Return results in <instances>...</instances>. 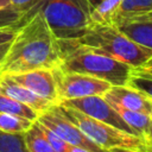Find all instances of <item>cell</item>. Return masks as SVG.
Returning a JSON list of instances; mask_svg holds the SVG:
<instances>
[{
  "label": "cell",
  "mask_w": 152,
  "mask_h": 152,
  "mask_svg": "<svg viewBox=\"0 0 152 152\" xmlns=\"http://www.w3.org/2000/svg\"><path fill=\"white\" fill-rule=\"evenodd\" d=\"M102 96L110 104H119L128 109L152 115V96L128 84L110 86Z\"/></svg>",
  "instance_id": "cell-11"
},
{
  "label": "cell",
  "mask_w": 152,
  "mask_h": 152,
  "mask_svg": "<svg viewBox=\"0 0 152 152\" xmlns=\"http://www.w3.org/2000/svg\"><path fill=\"white\" fill-rule=\"evenodd\" d=\"M18 27H4L0 28V44L11 42L12 38L14 37Z\"/></svg>",
  "instance_id": "cell-24"
},
{
  "label": "cell",
  "mask_w": 152,
  "mask_h": 152,
  "mask_svg": "<svg viewBox=\"0 0 152 152\" xmlns=\"http://www.w3.org/2000/svg\"><path fill=\"white\" fill-rule=\"evenodd\" d=\"M33 121L12 114L0 113V129L8 133H25Z\"/></svg>",
  "instance_id": "cell-18"
},
{
  "label": "cell",
  "mask_w": 152,
  "mask_h": 152,
  "mask_svg": "<svg viewBox=\"0 0 152 152\" xmlns=\"http://www.w3.org/2000/svg\"><path fill=\"white\" fill-rule=\"evenodd\" d=\"M69 152H90V151L87 150V148L80 147V146H72V145H70V147H69Z\"/></svg>",
  "instance_id": "cell-29"
},
{
  "label": "cell",
  "mask_w": 152,
  "mask_h": 152,
  "mask_svg": "<svg viewBox=\"0 0 152 152\" xmlns=\"http://www.w3.org/2000/svg\"><path fill=\"white\" fill-rule=\"evenodd\" d=\"M58 103L75 108L77 110L87 114L88 116H91L99 121L108 124L118 129H121V131L128 133V134L135 135L133 129L121 119L119 113L114 109V107L102 95H90V96H83V97H77V99L63 100Z\"/></svg>",
  "instance_id": "cell-8"
},
{
  "label": "cell",
  "mask_w": 152,
  "mask_h": 152,
  "mask_svg": "<svg viewBox=\"0 0 152 152\" xmlns=\"http://www.w3.org/2000/svg\"><path fill=\"white\" fill-rule=\"evenodd\" d=\"M112 25L134 43L152 49V11L129 15H118Z\"/></svg>",
  "instance_id": "cell-9"
},
{
  "label": "cell",
  "mask_w": 152,
  "mask_h": 152,
  "mask_svg": "<svg viewBox=\"0 0 152 152\" xmlns=\"http://www.w3.org/2000/svg\"><path fill=\"white\" fill-rule=\"evenodd\" d=\"M0 152H28L24 133H8L0 129Z\"/></svg>",
  "instance_id": "cell-17"
},
{
  "label": "cell",
  "mask_w": 152,
  "mask_h": 152,
  "mask_svg": "<svg viewBox=\"0 0 152 152\" xmlns=\"http://www.w3.org/2000/svg\"><path fill=\"white\" fill-rule=\"evenodd\" d=\"M114 107V109L119 113V115L121 116V119L133 129V132L135 133V135H138L139 138L144 139L147 128L150 126L151 122V116L150 114L142 113V112H138V110H133V109H128L125 107H121L119 104H112Z\"/></svg>",
  "instance_id": "cell-13"
},
{
  "label": "cell",
  "mask_w": 152,
  "mask_h": 152,
  "mask_svg": "<svg viewBox=\"0 0 152 152\" xmlns=\"http://www.w3.org/2000/svg\"><path fill=\"white\" fill-rule=\"evenodd\" d=\"M28 17L20 13L12 6L0 8V28L4 27H19Z\"/></svg>",
  "instance_id": "cell-20"
},
{
  "label": "cell",
  "mask_w": 152,
  "mask_h": 152,
  "mask_svg": "<svg viewBox=\"0 0 152 152\" xmlns=\"http://www.w3.org/2000/svg\"><path fill=\"white\" fill-rule=\"evenodd\" d=\"M87 1L89 2V5L91 6V8L94 10V8H95V7H96V6H97L102 0H87ZM93 10H91V11H93Z\"/></svg>",
  "instance_id": "cell-31"
},
{
  "label": "cell",
  "mask_w": 152,
  "mask_h": 152,
  "mask_svg": "<svg viewBox=\"0 0 152 152\" xmlns=\"http://www.w3.org/2000/svg\"><path fill=\"white\" fill-rule=\"evenodd\" d=\"M61 63L58 68L68 72H80L107 81L112 86H124L133 66L120 62L104 52L83 45L76 39H58Z\"/></svg>",
  "instance_id": "cell-2"
},
{
  "label": "cell",
  "mask_w": 152,
  "mask_h": 152,
  "mask_svg": "<svg viewBox=\"0 0 152 152\" xmlns=\"http://www.w3.org/2000/svg\"><path fill=\"white\" fill-rule=\"evenodd\" d=\"M108 152H140V151H134V150H128V148H122V147H114L108 150Z\"/></svg>",
  "instance_id": "cell-30"
},
{
  "label": "cell",
  "mask_w": 152,
  "mask_h": 152,
  "mask_svg": "<svg viewBox=\"0 0 152 152\" xmlns=\"http://www.w3.org/2000/svg\"><path fill=\"white\" fill-rule=\"evenodd\" d=\"M59 106L64 114L83 132V134L101 148L108 151L114 147H122L138 151L142 141L141 138L128 134L108 124L88 116L75 108L64 106L62 103H59Z\"/></svg>",
  "instance_id": "cell-5"
},
{
  "label": "cell",
  "mask_w": 152,
  "mask_h": 152,
  "mask_svg": "<svg viewBox=\"0 0 152 152\" xmlns=\"http://www.w3.org/2000/svg\"><path fill=\"white\" fill-rule=\"evenodd\" d=\"M0 91L11 96L12 99L31 107L39 114L51 107L52 102L38 96L30 89L25 88L17 81H14L10 75H0Z\"/></svg>",
  "instance_id": "cell-12"
},
{
  "label": "cell",
  "mask_w": 152,
  "mask_h": 152,
  "mask_svg": "<svg viewBox=\"0 0 152 152\" xmlns=\"http://www.w3.org/2000/svg\"><path fill=\"white\" fill-rule=\"evenodd\" d=\"M127 84L146 93L150 96H152V77L138 74L135 71H132L129 78L127 81Z\"/></svg>",
  "instance_id": "cell-22"
},
{
  "label": "cell",
  "mask_w": 152,
  "mask_h": 152,
  "mask_svg": "<svg viewBox=\"0 0 152 152\" xmlns=\"http://www.w3.org/2000/svg\"><path fill=\"white\" fill-rule=\"evenodd\" d=\"M138 151H140V152H152V141L142 140Z\"/></svg>",
  "instance_id": "cell-26"
},
{
  "label": "cell",
  "mask_w": 152,
  "mask_h": 152,
  "mask_svg": "<svg viewBox=\"0 0 152 152\" xmlns=\"http://www.w3.org/2000/svg\"><path fill=\"white\" fill-rule=\"evenodd\" d=\"M0 113L12 114L20 118L28 119L31 121H36L39 113L32 109L31 107L12 99L11 96L0 91Z\"/></svg>",
  "instance_id": "cell-14"
},
{
  "label": "cell",
  "mask_w": 152,
  "mask_h": 152,
  "mask_svg": "<svg viewBox=\"0 0 152 152\" xmlns=\"http://www.w3.org/2000/svg\"><path fill=\"white\" fill-rule=\"evenodd\" d=\"M151 11H152V0H121L119 5L118 15H129V14H138Z\"/></svg>",
  "instance_id": "cell-19"
},
{
  "label": "cell",
  "mask_w": 152,
  "mask_h": 152,
  "mask_svg": "<svg viewBox=\"0 0 152 152\" xmlns=\"http://www.w3.org/2000/svg\"><path fill=\"white\" fill-rule=\"evenodd\" d=\"M120 1L121 0H102L91 11V21H93V24L112 25L113 20L118 15Z\"/></svg>",
  "instance_id": "cell-16"
},
{
  "label": "cell",
  "mask_w": 152,
  "mask_h": 152,
  "mask_svg": "<svg viewBox=\"0 0 152 152\" xmlns=\"http://www.w3.org/2000/svg\"><path fill=\"white\" fill-rule=\"evenodd\" d=\"M61 63L58 39L43 14L34 11L21 24L11 40L0 64V75H12L36 69H53Z\"/></svg>",
  "instance_id": "cell-1"
},
{
  "label": "cell",
  "mask_w": 152,
  "mask_h": 152,
  "mask_svg": "<svg viewBox=\"0 0 152 152\" xmlns=\"http://www.w3.org/2000/svg\"><path fill=\"white\" fill-rule=\"evenodd\" d=\"M142 140H148V141H152V116H151V122H150V126L147 128V132L144 137Z\"/></svg>",
  "instance_id": "cell-28"
},
{
  "label": "cell",
  "mask_w": 152,
  "mask_h": 152,
  "mask_svg": "<svg viewBox=\"0 0 152 152\" xmlns=\"http://www.w3.org/2000/svg\"><path fill=\"white\" fill-rule=\"evenodd\" d=\"M37 121L50 128L69 145L80 146L89 150L90 152H108L88 139L83 132L64 114L59 103H55L46 110L42 112L38 115Z\"/></svg>",
  "instance_id": "cell-7"
},
{
  "label": "cell",
  "mask_w": 152,
  "mask_h": 152,
  "mask_svg": "<svg viewBox=\"0 0 152 152\" xmlns=\"http://www.w3.org/2000/svg\"><path fill=\"white\" fill-rule=\"evenodd\" d=\"M43 0H10L11 6L14 7L20 13L25 14L26 17H30L34 8L42 2Z\"/></svg>",
  "instance_id": "cell-23"
},
{
  "label": "cell",
  "mask_w": 152,
  "mask_h": 152,
  "mask_svg": "<svg viewBox=\"0 0 152 152\" xmlns=\"http://www.w3.org/2000/svg\"><path fill=\"white\" fill-rule=\"evenodd\" d=\"M7 6H11L10 0H0V8H2V7H7Z\"/></svg>",
  "instance_id": "cell-32"
},
{
  "label": "cell",
  "mask_w": 152,
  "mask_h": 152,
  "mask_svg": "<svg viewBox=\"0 0 152 152\" xmlns=\"http://www.w3.org/2000/svg\"><path fill=\"white\" fill-rule=\"evenodd\" d=\"M76 40L83 45L97 49L133 68L142 65L152 57V49L134 43L114 25L93 24L84 34Z\"/></svg>",
  "instance_id": "cell-4"
},
{
  "label": "cell",
  "mask_w": 152,
  "mask_h": 152,
  "mask_svg": "<svg viewBox=\"0 0 152 152\" xmlns=\"http://www.w3.org/2000/svg\"><path fill=\"white\" fill-rule=\"evenodd\" d=\"M10 76L38 96L52 103H58L53 69H36L25 72L12 74Z\"/></svg>",
  "instance_id": "cell-10"
},
{
  "label": "cell",
  "mask_w": 152,
  "mask_h": 152,
  "mask_svg": "<svg viewBox=\"0 0 152 152\" xmlns=\"http://www.w3.org/2000/svg\"><path fill=\"white\" fill-rule=\"evenodd\" d=\"M133 71L145 75V76H148V77H152V57H150L142 65H140L138 68H133Z\"/></svg>",
  "instance_id": "cell-25"
},
{
  "label": "cell",
  "mask_w": 152,
  "mask_h": 152,
  "mask_svg": "<svg viewBox=\"0 0 152 152\" xmlns=\"http://www.w3.org/2000/svg\"><path fill=\"white\" fill-rule=\"evenodd\" d=\"M53 75L58 102L90 95H103L112 86L101 78L80 72L63 71L58 66L53 68Z\"/></svg>",
  "instance_id": "cell-6"
},
{
  "label": "cell",
  "mask_w": 152,
  "mask_h": 152,
  "mask_svg": "<svg viewBox=\"0 0 152 152\" xmlns=\"http://www.w3.org/2000/svg\"><path fill=\"white\" fill-rule=\"evenodd\" d=\"M91 10L87 0H43L34 8L43 14L50 30L59 40L77 39L83 36L93 25Z\"/></svg>",
  "instance_id": "cell-3"
},
{
  "label": "cell",
  "mask_w": 152,
  "mask_h": 152,
  "mask_svg": "<svg viewBox=\"0 0 152 152\" xmlns=\"http://www.w3.org/2000/svg\"><path fill=\"white\" fill-rule=\"evenodd\" d=\"M24 138L28 152H55L43 134L37 120L24 133Z\"/></svg>",
  "instance_id": "cell-15"
},
{
  "label": "cell",
  "mask_w": 152,
  "mask_h": 152,
  "mask_svg": "<svg viewBox=\"0 0 152 152\" xmlns=\"http://www.w3.org/2000/svg\"><path fill=\"white\" fill-rule=\"evenodd\" d=\"M10 44H11V42L0 44V64H1V62H2V59H4V57H5L6 52H7V50L10 48Z\"/></svg>",
  "instance_id": "cell-27"
},
{
  "label": "cell",
  "mask_w": 152,
  "mask_h": 152,
  "mask_svg": "<svg viewBox=\"0 0 152 152\" xmlns=\"http://www.w3.org/2000/svg\"><path fill=\"white\" fill-rule=\"evenodd\" d=\"M38 124H39V127H40L43 134L45 135L46 140L49 141V144L51 145V147L53 148L55 152H69L70 145H69L66 141H64L59 135H57L55 132H52V131H51L50 128H48L46 126L42 125L40 122H38Z\"/></svg>",
  "instance_id": "cell-21"
}]
</instances>
